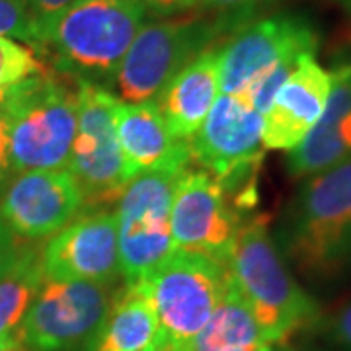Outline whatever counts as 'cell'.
<instances>
[{
	"label": "cell",
	"mask_w": 351,
	"mask_h": 351,
	"mask_svg": "<svg viewBox=\"0 0 351 351\" xmlns=\"http://www.w3.org/2000/svg\"><path fill=\"white\" fill-rule=\"evenodd\" d=\"M138 0H73L38 24V51L63 76L108 88L145 25Z\"/></svg>",
	"instance_id": "6da1fadb"
},
{
	"label": "cell",
	"mask_w": 351,
	"mask_h": 351,
	"mask_svg": "<svg viewBox=\"0 0 351 351\" xmlns=\"http://www.w3.org/2000/svg\"><path fill=\"white\" fill-rule=\"evenodd\" d=\"M226 269L271 343L285 341L318 320V304L289 274L265 217L242 223Z\"/></svg>",
	"instance_id": "7a4b0ae2"
},
{
	"label": "cell",
	"mask_w": 351,
	"mask_h": 351,
	"mask_svg": "<svg viewBox=\"0 0 351 351\" xmlns=\"http://www.w3.org/2000/svg\"><path fill=\"white\" fill-rule=\"evenodd\" d=\"M283 240L304 276L328 279L351 267V154L308 178L293 201Z\"/></svg>",
	"instance_id": "3957f363"
},
{
	"label": "cell",
	"mask_w": 351,
	"mask_h": 351,
	"mask_svg": "<svg viewBox=\"0 0 351 351\" xmlns=\"http://www.w3.org/2000/svg\"><path fill=\"white\" fill-rule=\"evenodd\" d=\"M0 108L8 123L14 176L66 170L76 135V88L45 71L8 88Z\"/></svg>",
	"instance_id": "277c9868"
},
{
	"label": "cell",
	"mask_w": 351,
	"mask_h": 351,
	"mask_svg": "<svg viewBox=\"0 0 351 351\" xmlns=\"http://www.w3.org/2000/svg\"><path fill=\"white\" fill-rule=\"evenodd\" d=\"M226 281V265L176 248L135 281L149 297L158 320L156 351H189L223 299Z\"/></svg>",
	"instance_id": "5b68a950"
},
{
	"label": "cell",
	"mask_w": 351,
	"mask_h": 351,
	"mask_svg": "<svg viewBox=\"0 0 351 351\" xmlns=\"http://www.w3.org/2000/svg\"><path fill=\"white\" fill-rule=\"evenodd\" d=\"M189 145L170 160L133 178L117 199L119 269L135 283L174 250L170 207L182 176L189 170Z\"/></svg>",
	"instance_id": "8992f818"
},
{
	"label": "cell",
	"mask_w": 351,
	"mask_h": 351,
	"mask_svg": "<svg viewBox=\"0 0 351 351\" xmlns=\"http://www.w3.org/2000/svg\"><path fill=\"white\" fill-rule=\"evenodd\" d=\"M228 29L225 20L186 16L145 24L125 53L108 90L121 101L156 100L162 88Z\"/></svg>",
	"instance_id": "52a82bcc"
},
{
	"label": "cell",
	"mask_w": 351,
	"mask_h": 351,
	"mask_svg": "<svg viewBox=\"0 0 351 351\" xmlns=\"http://www.w3.org/2000/svg\"><path fill=\"white\" fill-rule=\"evenodd\" d=\"M262 129V113L242 96L221 92L188 143L191 160L213 176L239 209L254 205V180L265 149Z\"/></svg>",
	"instance_id": "ba28073f"
},
{
	"label": "cell",
	"mask_w": 351,
	"mask_h": 351,
	"mask_svg": "<svg viewBox=\"0 0 351 351\" xmlns=\"http://www.w3.org/2000/svg\"><path fill=\"white\" fill-rule=\"evenodd\" d=\"M113 295V285L45 277L18 328L24 350L76 351L92 346Z\"/></svg>",
	"instance_id": "9c48e42d"
},
{
	"label": "cell",
	"mask_w": 351,
	"mask_h": 351,
	"mask_svg": "<svg viewBox=\"0 0 351 351\" xmlns=\"http://www.w3.org/2000/svg\"><path fill=\"white\" fill-rule=\"evenodd\" d=\"M76 135L66 170L82 189L88 209L117 203L129 180L115 133L119 98L108 88L76 80Z\"/></svg>",
	"instance_id": "30bf717a"
},
{
	"label": "cell",
	"mask_w": 351,
	"mask_h": 351,
	"mask_svg": "<svg viewBox=\"0 0 351 351\" xmlns=\"http://www.w3.org/2000/svg\"><path fill=\"white\" fill-rule=\"evenodd\" d=\"M239 207L205 170H188L170 207V234L176 250L201 254L228 265L242 226Z\"/></svg>",
	"instance_id": "8fae6325"
},
{
	"label": "cell",
	"mask_w": 351,
	"mask_h": 351,
	"mask_svg": "<svg viewBox=\"0 0 351 351\" xmlns=\"http://www.w3.org/2000/svg\"><path fill=\"white\" fill-rule=\"evenodd\" d=\"M318 34L295 14H274L239 25L219 47L223 94H242L263 71L283 59L316 53Z\"/></svg>",
	"instance_id": "7c38bea8"
},
{
	"label": "cell",
	"mask_w": 351,
	"mask_h": 351,
	"mask_svg": "<svg viewBox=\"0 0 351 351\" xmlns=\"http://www.w3.org/2000/svg\"><path fill=\"white\" fill-rule=\"evenodd\" d=\"M39 262L47 279L113 285L119 269V232L115 211L92 209L53 234Z\"/></svg>",
	"instance_id": "4fadbf2b"
},
{
	"label": "cell",
	"mask_w": 351,
	"mask_h": 351,
	"mask_svg": "<svg viewBox=\"0 0 351 351\" xmlns=\"http://www.w3.org/2000/svg\"><path fill=\"white\" fill-rule=\"evenodd\" d=\"M82 189L69 170H32L14 176L0 201V215L16 239H51L80 215Z\"/></svg>",
	"instance_id": "5bb4252c"
},
{
	"label": "cell",
	"mask_w": 351,
	"mask_h": 351,
	"mask_svg": "<svg viewBox=\"0 0 351 351\" xmlns=\"http://www.w3.org/2000/svg\"><path fill=\"white\" fill-rule=\"evenodd\" d=\"M330 86L332 76L326 69L318 64L313 53L302 55L263 113V147L293 151L318 123Z\"/></svg>",
	"instance_id": "9a60e30c"
},
{
	"label": "cell",
	"mask_w": 351,
	"mask_h": 351,
	"mask_svg": "<svg viewBox=\"0 0 351 351\" xmlns=\"http://www.w3.org/2000/svg\"><path fill=\"white\" fill-rule=\"evenodd\" d=\"M330 76L332 86L318 123L289 151V172L295 178L320 174L351 154V61Z\"/></svg>",
	"instance_id": "2e32d148"
},
{
	"label": "cell",
	"mask_w": 351,
	"mask_h": 351,
	"mask_svg": "<svg viewBox=\"0 0 351 351\" xmlns=\"http://www.w3.org/2000/svg\"><path fill=\"white\" fill-rule=\"evenodd\" d=\"M219 96V47H209L162 88L156 96V104L170 135L176 141L189 143Z\"/></svg>",
	"instance_id": "e0dca14e"
},
{
	"label": "cell",
	"mask_w": 351,
	"mask_h": 351,
	"mask_svg": "<svg viewBox=\"0 0 351 351\" xmlns=\"http://www.w3.org/2000/svg\"><path fill=\"white\" fill-rule=\"evenodd\" d=\"M115 133L129 182L188 147V143L176 141L170 135L156 100L135 104L119 100L115 110Z\"/></svg>",
	"instance_id": "ac0fdd59"
},
{
	"label": "cell",
	"mask_w": 351,
	"mask_h": 351,
	"mask_svg": "<svg viewBox=\"0 0 351 351\" xmlns=\"http://www.w3.org/2000/svg\"><path fill=\"white\" fill-rule=\"evenodd\" d=\"M158 336V320L149 297L135 283H125L115 291L90 351H147L156 348Z\"/></svg>",
	"instance_id": "d6986e66"
},
{
	"label": "cell",
	"mask_w": 351,
	"mask_h": 351,
	"mask_svg": "<svg viewBox=\"0 0 351 351\" xmlns=\"http://www.w3.org/2000/svg\"><path fill=\"white\" fill-rule=\"evenodd\" d=\"M274 346L240 293L226 281V291L189 351H225L246 346Z\"/></svg>",
	"instance_id": "ffe728a7"
},
{
	"label": "cell",
	"mask_w": 351,
	"mask_h": 351,
	"mask_svg": "<svg viewBox=\"0 0 351 351\" xmlns=\"http://www.w3.org/2000/svg\"><path fill=\"white\" fill-rule=\"evenodd\" d=\"M43 279L39 252L22 248L12 267L0 276V336L18 334V328Z\"/></svg>",
	"instance_id": "44dd1931"
},
{
	"label": "cell",
	"mask_w": 351,
	"mask_h": 351,
	"mask_svg": "<svg viewBox=\"0 0 351 351\" xmlns=\"http://www.w3.org/2000/svg\"><path fill=\"white\" fill-rule=\"evenodd\" d=\"M45 71L47 66L36 49L22 41L0 36V90H8Z\"/></svg>",
	"instance_id": "7402d4cb"
},
{
	"label": "cell",
	"mask_w": 351,
	"mask_h": 351,
	"mask_svg": "<svg viewBox=\"0 0 351 351\" xmlns=\"http://www.w3.org/2000/svg\"><path fill=\"white\" fill-rule=\"evenodd\" d=\"M0 36L38 49V22L27 0H0Z\"/></svg>",
	"instance_id": "603a6c76"
},
{
	"label": "cell",
	"mask_w": 351,
	"mask_h": 351,
	"mask_svg": "<svg viewBox=\"0 0 351 351\" xmlns=\"http://www.w3.org/2000/svg\"><path fill=\"white\" fill-rule=\"evenodd\" d=\"M276 0H205V6L213 8L221 20H225L228 29L254 20V14L260 12Z\"/></svg>",
	"instance_id": "cb8c5ba5"
},
{
	"label": "cell",
	"mask_w": 351,
	"mask_h": 351,
	"mask_svg": "<svg viewBox=\"0 0 351 351\" xmlns=\"http://www.w3.org/2000/svg\"><path fill=\"white\" fill-rule=\"evenodd\" d=\"M138 2L147 10V14L162 16V18L188 14L205 6V0H138Z\"/></svg>",
	"instance_id": "d4e9b609"
},
{
	"label": "cell",
	"mask_w": 351,
	"mask_h": 351,
	"mask_svg": "<svg viewBox=\"0 0 351 351\" xmlns=\"http://www.w3.org/2000/svg\"><path fill=\"white\" fill-rule=\"evenodd\" d=\"M328 336L343 351H351V302L332 316L328 322Z\"/></svg>",
	"instance_id": "484cf974"
},
{
	"label": "cell",
	"mask_w": 351,
	"mask_h": 351,
	"mask_svg": "<svg viewBox=\"0 0 351 351\" xmlns=\"http://www.w3.org/2000/svg\"><path fill=\"white\" fill-rule=\"evenodd\" d=\"M20 250L22 248L18 244V239L14 237V232L8 228V225L4 223V219L0 215V276L12 267Z\"/></svg>",
	"instance_id": "4316f807"
},
{
	"label": "cell",
	"mask_w": 351,
	"mask_h": 351,
	"mask_svg": "<svg viewBox=\"0 0 351 351\" xmlns=\"http://www.w3.org/2000/svg\"><path fill=\"white\" fill-rule=\"evenodd\" d=\"M14 176L10 162V141H8V123L0 108V188Z\"/></svg>",
	"instance_id": "83f0119b"
},
{
	"label": "cell",
	"mask_w": 351,
	"mask_h": 351,
	"mask_svg": "<svg viewBox=\"0 0 351 351\" xmlns=\"http://www.w3.org/2000/svg\"><path fill=\"white\" fill-rule=\"evenodd\" d=\"M27 2H29L32 12L36 16V22L39 24V22L61 12L73 0H27Z\"/></svg>",
	"instance_id": "f1b7e54d"
},
{
	"label": "cell",
	"mask_w": 351,
	"mask_h": 351,
	"mask_svg": "<svg viewBox=\"0 0 351 351\" xmlns=\"http://www.w3.org/2000/svg\"><path fill=\"white\" fill-rule=\"evenodd\" d=\"M0 351H25L18 334L12 336H0Z\"/></svg>",
	"instance_id": "f546056e"
},
{
	"label": "cell",
	"mask_w": 351,
	"mask_h": 351,
	"mask_svg": "<svg viewBox=\"0 0 351 351\" xmlns=\"http://www.w3.org/2000/svg\"><path fill=\"white\" fill-rule=\"evenodd\" d=\"M225 351H274V346L269 343H262V346H246V348H232V350Z\"/></svg>",
	"instance_id": "4dcf8cb0"
},
{
	"label": "cell",
	"mask_w": 351,
	"mask_h": 351,
	"mask_svg": "<svg viewBox=\"0 0 351 351\" xmlns=\"http://www.w3.org/2000/svg\"><path fill=\"white\" fill-rule=\"evenodd\" d=\"M334 2H338L339 6L346 10V12H350L351 14V0H334Z\"/></svg>",
	"instance_id": "1f68e13d"
},
{
	"label": "cell",
	"mask_w": 351,
	"mask_h": 351,
	"mask_svg": "<svg viewBox=\"0 0 351 351\" xmlns=\"http://www.w3.org/2000/svg\"><path fill=\"white\" fill-rule=\"evenodd\" d=\"M4 96H6V90H0V104L4 101Z\"/></svg>",
	"instance_id": "d6a6232c"
},
{
	"label": "cell",
	"mask_w": 351,
	"mask_h": 351,
	"mask_svg": "<svg viewBox=\"0 0 351 351\" xmlns=\"http://www.w3.org/2000/svg\"><path fill=\"white\" fill-rule=\"evenodd\" d=\"M147 351H156V348H152V350H147Z\"/></svg>",
	"instance_id": "836d02e7"
}]
</instances>
